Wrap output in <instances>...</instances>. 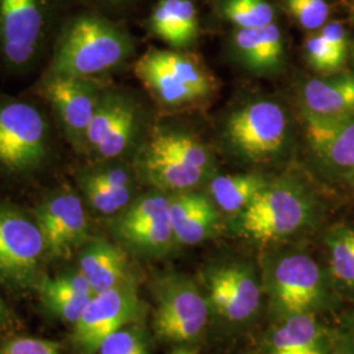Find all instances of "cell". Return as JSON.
<instances>
[{"label":"cell","mask_w":354,"mask_h":354,"mask_svg":"<svg viewBox=\"0 0 354 354\" xmlns=\"http://www.w3.org/2000/svg\"><path fill=\"white\" fill-rule=\"evenodd\" d=\"M46 155V124L26 102L0 106V167L21 172L32 169Z\"/></svg>","instance_id":"9c48e42d"},{"label":"cell","mask_w":354,"mask_h":354,"mask_svg":"<svg viewBox=\"0 0 354 354\" xmlns=\"http://www.w3.org/2000/svg\"><path fill=\"white\" fill-rule=\"evenodd\" d=\"M95 295V294H93ZM93 295L88 294H41L42 301L48 310L55 317L62 319L64 322L75 326L80 319L83 311L86 310L91 298Z\"/></svg>","instance_id":"4dcf8cb0"},{"label":"cell","mask_w":354,"mask_h":354,"mask_svg":"<svg viewBox=\"0 0 354 354\" xmlns=\"http://www.w3.org/2000/svg\"><path fill=\"white\" fill-rule=\"evenodd\" d=\"M131 51L127 35L99 16H82L64 29L51 74L89 79L121 64Z\"/></svg>","instance_id":"6da1fadb"},{"label":"cell","mask_w":354,"mask_h":354,"mask_svg":"<svg viewBox=\"0 0 354 354\" xmlns=\"http://www.w3.org/2000/svg\"><path fill=\"white\" fill-rule=\"evenodd\" d=\"M79 270L95 294L112 289L127 281V253L109 241H91L79 256Z\"/></svg>","instance_id":"ffe728a7"},{"label":"cell","mask_w":354,"mask_h":354,"mask_svg":"<svg viewBox=\"0 0 354 354\" xmlns=\"http://www.w3.org/2000/svg\"><path fill=\"white\" fill-rule=\"evenodd\" d=\"M221 10L223 17L238 29L274 23V11L268 0H223Z\"/></svg>","instance_id":"d4e9b609"},{"label":"cell","mask_w":354,"mask_h":354,"mask_svg":"<svg viewBox=\"0 0 354 354\" xmlns=\"http://www.w3.org/2000/svg\"><path fill=\"white\" fill-rule=\"evenodd\" d=\"M351 178H352V181H353V184H354V171H353V174H352V175H351Z\"/></svg>","instance_id":"f35d334b"},{"label":"cell","mask_w":354,"mask_h":354,"mask_svg":"<svg viewBox=\"0 0 354 354\" xmlns=\"http://www.w3.org/2000/svg\"><path fill=\"white\" fill-rule=\"evenodd\" d=\"M136 111L130 104H127L125 111L115 121V124L109 130V133L102 140V143L93 151L102 159L117 158L125 151L127 146L130 145L136 131Z\"/></svg>","instance_id":"4316f807"},{"label":"cell","mask_w":354,"mask_h":354,"mask_svg":"<svg viewBox=\"0 0 354 354\" xmlns=\"http://www.w3.org/2000/svg\"><path fill=\"white\" fill-rule=\"evenodd\" d=\"M304 118H344L354 115V75L313 79L301 91Z\"/></svg>","instance_id":"e0dca14e"},{"label":"cell","mask_w":354,"mask_h":354,"mask_svg":"<svg viewBox=\"0 0 354 354\" xmlns=\"http://www.w3.org/2000/svg\"><path fill=\"white\" fill-rule=\"evenodd\" d=\"M0 354H61V346L45 339L15 337L1 345Z\"/></svg>","instance_id":"836d02e7"},{"label":"cell","mask_w":354,"mask_h":354,"mask_svg":"<svg viewBox=\"0 0 354 354\" xmlns=\"http://www.w3.org/2000/svg\"><path fill=\"white\" fill-rule=\"evenodd\" d=\"M117 236L133 250L160 256L176 243L169 219V197L150 193L125 207L114 223Z\"/></svg>","instance_id":"30bf717a"},{"label":"cell","mask_w":354,"mask_h":354,"mask_svg":"<svg viewBox=\"0 0 354 354\" xmlns=\"http://www.w3.org/2000/svg\"><path fill=\"white\" fill-rule=\"evenodd\" d=\"M209 308L207 297L193 279L183 274L165 276L155 289L152 328L165 342H193L206 328Z\"/></svg>","instance_id":"277c9868"},{"label":"cell","mask_w":354,"mask_h":354,"mask_svg":"<svg viewBox=\"0 0 354 354\" xmlns=\"http://www.w3.org/2000/svg\"><path fill=\"white\" fill-rule=\"evenodd\" d=\"M268 184L266 177L260 175L218 176L210 183V193L225 213L241 214Z\"/></svg>","instance_id":"603a6c76"},{"label":"cell","mask_w":354,"mask_h":354,"mask_svg":"<svg viewBox=\"0 0 354 354\" xmlns=\"http://www.w3.org/2000/svg\"><path fill=\"white\" fill-rule=\"evenodd\" d=\"M315 215V201L301 183L279 178L269 183L239 214V231L253 241H283L302 231Z\"/></svg>","instance_id":"7a4b0ae2"},{"label":"cell","mask_w":354,"mask_h":354,"mask_svg":"<svg viewBox=\"0 0 354 354\" xmlns=\"http://www.w3.org/2000/svg\"><path fill=\"white\" fill-rule=\"evenodd\" d=\"M322 38L328 44L329 48L340 57L342 61L346 58L348 38L345 28L340 21H329L319 32Z\"/></svg>","instance_id":"d590c367"},{"label":"cell","mask_w":354,"mask_h":354,"mask_svg":"<svg viewBox=\"0 0 354 354\" xmlns=\"http://www.w3.org/2000/svg\"><path fill=\"white\" fill-rule=\"evenodd\" d=\"M140 314L138 292L129 281L96 292L74 326L76 346L82 353H97L109 335L134 323Z\"/></svg>","instance_id":"ba28073f"},{"label":"cell","mask_w":354,"mask_h":354,"mask_svg":"<svg viewBox=\"0 0 354 354\" xmlns=\"http://www.w3.org/2000/svg\"><path fill=\"white\" fill-rule=\"evenodd\" d=\"M11 324H12V314L4 304V301L0 298V327H7Z\"/></svg>","instance_id":"8d00e7d4"},{"label":"cell","mask_w":354,"mask_h":354,"mask_svg":"<svg viewBox=\"0 0 354 354\" xmlns=\"http://www.w3.org/2000/svg\"><path fill=\"white\" fill-rule=\"evenodd\" d=\"M44 91L71 138L84 140L102 102L97 87L89 79L51 75Z\"/></svg>","instance_id":"4fadbf2b"},{"label":"cell","mask_w":354,"mask_h":354,"mask_svg":"<svg viewBox=\"0 0 354 354\" xmlns=\"http://www.w3.org/2000/svg\"><path fill=\"white\" fill-rule=\"evenodd\" d=\"M228 147L250 162H266L281 155L289 142V118L274 102H250L230 114L225 127Z\"/></svg>","instance_id":"3957f363"},{"label":"cell","mask_w":354,"mask_h":354,"mask_svg":"<svg viewBox=\"0 0 354 354\" xmlns=\"http://www.w3.org/2000/svg\"><path fill=\"white\" fill-rule=\"evenodd\" d=\"M291 17L307 30H317L328 23L329 4L326 0H285Z\"/></svg>","instance_id":"83f0119b"},{"label":"cell","mask_w":354,"mask_h":354,"mask_svg":"<svg viewBox=\"0 0 354 354\" xmlns=\"http://www.w3.org/2000/svg\"><path fill=\"white\" fill-rule=\"evenodd\" d=\"M136 74L167 105L194 102L214 89L213 77L201 64L177 51H147L136 64Z\"/></svg>","instance_id":"5b68a950"},{"label":"cell","mask_w":354,"mask_h":354,"mask_svg":"<svg viewBox=\"0 0 354 354\" xmlns=\"http://www.w3.org/2000/svg\"><path fill=\"white\" fill-rule=\"evenodd\" d=\"M304 50L308 64L319 73H335L340 70L345 62L329 48L328 44L319 33L306 41Z\"/></svg>","instance_id":"1f68e13d"},{"label":"cell","mask_w":354,"mask_h":354,"mask_svg":"<svg viewBox=\"0 0 354 354\" xmlns=\"http://www.w3.org/2000/svg\"><path fill=\"white\" fill-rule=\"evenodd\" d=\"M269 354H327L326 335L314 314L282 319L269 333Z\"/></svg>","instance_id":"d6986e66"},{"label":"cell","mask_w":354,"mask_h":354,"mask_svg":"<svg viewBox=\"0 0 354 354\" xmlns=\"http://www.w3.org/2000/svg\"><path fill=\"white\" fill-rule=\"evenodd\" d=\"M111 1H118V0H111Z\"/></svg>","instance_id":"ab89813d"},{"label":"cell","mask_w":354,"mask_h":354,"mask_svg":"<svg viewBox=\"0 0 354 354\" xmlns=\"http://www.w3.org/2000/svg\"><path fill=\"white\" fill-rule=\"evenodd\" d=\"M150 28L165 44L185 48L197 37L196 7L190 0H160L152 12Z\"/></svg>","instance_id":"44dd1931"},{"label":"cell","mask_w":354,"mask_h":354,"mask_svg":"<svg viewBox=\"0 0 354 354\" xmlns=\"http://www.w3.org/2000/svg\"><path fill=\"white\" fill-rule=\"evenodd\" d=\"M146 151L171 158L181 163L194 165L209 172L214 168V160L207 147L194 136L181 131H163L153 136Z\"/></svg>","instance_id":"cb8c5ba5"},{"label":"cell","mask_w":354,"mask_h":354,"mask_svg":"<svg viewBox=\"0 0 354 354\" xmlns=\"http://www.w3.org/2000/svg\"><path fill=\"white\" fill-rule=\"evenodd\" d=\"M83 190L91 207L102 214H115L124 210L131 198L130 188L106 189L83 181Z\"/></svg>","instance_id":"f1b7e54d"},{"label":"cell","mask_w":354,"mask_h":354,"mask_svg":"<svg viewBox=\"0 0 354 354\" xmlns=\"http://www.w3.org/2000/svg\"><path fill=\"white\" fill-rule=\"evenodd\" d=\"M207 301L215 313L230 323H243L257 313L261 288L252 268L245 264L216 266L206 274Z\"/></svg>","instance_id":"8fae6325"},{"label":"cell","mask_w":354,"mask_h":354,"mask_svg":"<svg viewBox=\"0 0 354 354\" xmlns=\"http://www.w3.org/2000/svg\"><path fill=\"white\" fill-rule=\"evenodd\" d=\"M36 222L45 241L46 254L68 257L88 238V219L74 192H59L36 212Z\"/></svg>","instance_id":"7c38bea8"},{"label":"cell","mask_w":354,"mask_h":354,"mask_svg":"<svg viewBox=\"0 0 354 354\" xmlns=\"http://www.w3.org/2000/svg\"><path fill=\"white\" fill-rule=\"evenodd\" d=\"M264 279L272 307L281 320L298 314H314L323 302V273L308 254L285 253L273 259Z\"/></svg>","instance_id":"8992f818"},{"label":"cell","mask_w":354,"mask_h":354,"mask_svg":"<svg viewBox=\"0 0 354 354\" xmlns=\"http://www.w3.org/2000/svg\"><path fill=\"white\" fill-rule=\"evenodd\" d=\"M45 253L37 222L15 207L0 205V281L15 288L30 286Z\"/></svg>","instance_id":"52a82bcc"},{"label":"cell","mask_w":354,"mask_h":354,"mask_svg":"<svg viewBox=\"0 0 354 354\" xmlns=\"http://www.w3.org/2000/svg\"><path fill=\"white\" fill-rule=\"evenodd\" d=\"M234 45L243 64L256 74H274L283 64V39L276 23L238 29Z\"/></svg>","instance_id":"ac0fdd59"},{"label":"cell","mask_w":354,"mask_h":354,"mask_svg":"<svg viewBox=\"0 0 354 354\" xmlns=\"http://www.w3.org/2000/svg\"><path fill=\"white\" fill-rule=\"evenodd\" d=\"M330 270L335 279L354 286V228L333 230L327 236Z\"/></svg>","instance_id":"484cf974"},{"label":"cell","mask_w":354,"mask_h":354,"mask_svg":"<svg viewBox=\"0 0 354 354\" xmlns=\"http://www.w3.org/2000/svg\"><path fill=\"white\" fill-rule=\"evenodd\" d=\"M99 354H149L145 335L138 327H124L102 342Z\"/></svg>","instance_id":"f546056e"},{"label":"cell","mask_w":354,"mask_h":354,"mask_svg":"<svg viewBox=\"0 0 354 354\" xmlns=\"http://www.w3.org/2000/svg\"><path fill=\"white\" fill-rule=\"evenodd\" d=\"M307 140L322 167L330 174L351 176L354 171V115L304 118Z\"/></svg>","instance_id":"9a60e30c"},{"label":"cell","mask_w":354,"mask_h":354,"mask_svg":"<svg viewBox=\"0 0 354 354\" xmlns=\"http://www.w3.org/2000/svg\"><path fill=\"white\" fill-rule=\"evenodd\" d=\"M42 26L38 0H0V41L11 64L20 66L33 57Z\"/></svg>","instance_id":"5bb4252c"},{"label":"cell","mask_w":354,"mask_h":354,"mask_svg":"<svg viewBox=\"0 0 354 354\" xmlns=\"http://www.w3.org/2000/svg\"><path fill=\"white\" fill-rule=\"evenodd\" d=\"M140 171L158 189L175 193L193 189L212 175L203 168L149 151L142 153Z\"/></svg>","instance_id":"7402d4cb"},{"label":"cell","mask_w":354,"mask_h":354,"mask_svg":"<svg viewBox=\"0 0 354 354\" xmlns=\"http://www.w3.org/2000/svg\"><path fill=\"white\" fill-rule=\"evenodd\" d=\"M83 181L93 184L96 187L106 188V189L130 188V176L122 168H109L99 172H93L88 176L84 177Z\"/></svg>","instance_id":"e575fe53"},{"label":"cell","mask_w":354,"mask_h":354,"mask_svg":"<svg viewBox=\"0 0 354 354\" xmlns=\"http://www.w3.org/2000/svg\"><path fill=\"white\" fill-rule=\"evenodd\" d=\"M169 354H197L193 351H190L188 348H177L175 351H172Z\"/></svg>","instance_id":"74e56055"},{"label":"cell","mask_w":354,"mask_h":354,"mask_svg":"<svg viewBox=\"0 0 354 354\" xmlns=\"http://www.w3.org/2000/svg\"><path fill=\"white\" fill-rule=\"evenodd\" d=\"M39 294H88L93 295L95 291L92 289L87 277L79 270L75 273H66L55 279H44L39 283Z\"/></svg>","instance_id":"d6a6232c"},{"label":"cell","mask_w":354,"mask_h":354,"mask_svg":"<svg viewBox=\"0 0 354 354\" xmlns=\"http://www.w3.org/2000/svg\"><path fill=\"white\" fill-rule=\"evenodd\" d=\"M169 219L177 243L187 245L212 238L219 223V215L212 201L190 190L169 197Z\"/></svg>","instance_id":"2e32d148"}]
</instances>
